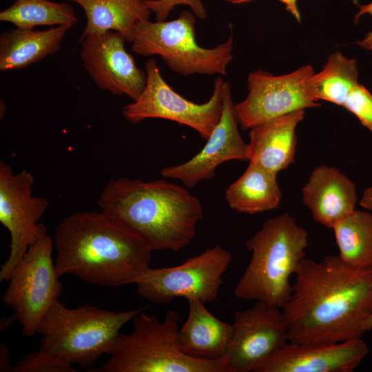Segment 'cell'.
Segmentation results:
<instances>
[{"label": "cell", "instance_id": "cell-31", "mask_svg": "<svg viewBox=\"0 0 372 372\" xmlns=\"http://www.w3.org/2000/svg\"><path fill=\"white\" fill-rule=\"evenodd\" d=\"M360 205L372 212V184L363 191Z\"/></svg>", "mask_w": 372, "mask_h": 372}, {"label": "cell", "instance_id": "cell-34", "mask_svg": "<svg viewBox=\"0 0 372 372\" xmlns=\"http://www.w3.org/2000/svg\"><path fill=\"white\" fill-rule=\"evenodd\" d=\"M223 1L230 3L233 4H240V3H244L249 1H252L254 0H221Z\"/></svg>", "mask_w": 372, "mask_h": 372}, {"label": "cell", "instance_id": "cell-6", "mask_svg": "<svg viewBox=\"0 0 372 372\" xmlns=\"http://www.w3.org/2000/svg\"><path fill=\"white\" fill-rule=\"evenodd\" d=\"M180 315L169 310L165 320L144 311L132 320L130 334L120 333L108 360L89 372H231L226 358L200 360L183 353L177 335Z\"/></svg>", "mask_w": 372, "mask_h": 372}, {"label": "cell", "instance_id": "cell-23", "mask_svg": "<svg viewBox=\"0 0 372 372\" xmlns=\"http://www.w3.org/2000/svg\"><path fill=\"white\" fill-rule=\"evenodd\" d=\"M358 83L356 60L335 52L329 55L320 72L307 78L304 88L313 101L324 100L342 106L348 94Z\"/></svg>", "mask_w": 372, "mask_h": 372}, {"label": "cell", "instance_id": "cell-21", "mask_svg": "<svg viewBox=\"0 0 372 372\" xmlns=\"http://www.w3.org/2000/svg\"><path fill=\"white\" fill-rule=\"evenodd\" d=\"M78 4L84 11L86 24L81 37L115 31L132 43L138 21L149 19L151 11L144 0H63Z\"/></svg>", "mask_w": 372, "mask_h": 372}, {"label": "cell", "instance_id": "cell-29", "mask_svg": "<svg viewBox=\"0 0 372 372\" xmlns=\"http://www.w3.org/2000/svg\"><path fill=\"white\" fill-rule=\"evenodd\" d=\"M357 6L359 10L355 16V21L366 14L372 16V1L367 4H358ZM358 44L364 49L372 51V30L369 32L362 40L358 41Z\"/></svg>", "mask_w": 372, "mask_h": 372}, {"label": "cell", "instance_id": "cell-19", "mask_svg": "<svg viewBox=\"0 0 372 372\" xmlns=\"http://www.w3.org/2000/svg\"><path fill=\"white\" fill-rule=\"evenodd\" d=\"M187 301L188 317L177 335L180 351L189 357L200 360H215L225 358L232 324L214 316L203 302L195 299Z\"/></svg>", "mask_w": 372, "mask_h": 372}, {"label": "cell", "instance_id": "cell-16", "mask_svg": "<svg viewBox=\"0 0 372 372\" xmlns=\"http://www.w3.org/2000/svg\"><path fill=\"white\" fill-rule=\"evenodd\" d=\"M369 352L362 338L329 344L288 342L254 372H352Z\"/></svg>", "mask_w": 372, "mask_h": 372}, {"label": "cell", "instance_id": "cell-25", "mask_svg": "<svg viewBox=\"0 0 372 372\" xmlns=\"http://www.w3.org/2000/svg\"><path fill=\"white\" fill-rule=\"evenodd\" d=\"M0 21L17 28L34 29L40 25H74L77 17L73 7L68 3L50 0H14L0 12Z\"/></svg>", "mask_w": 372, "mask_h": 372}, {"label": "cell", "instance_id": "cell-13", "mask_svg": "<svg viewBox=\"0 0 372 372\" xmlns=\"http://www.w3.org/2000/svg\"><path fill=\"white\" fill-rule=\"evenodd\" d=\"M225 358L231 372L255 371L289 341L288 327L281 308L256 301L237 311Z\"/></svg>", "mask_w": 372, "mask_h": 372}, {"label": "cell", "instance_id": "cell-27", "mask_svg": "<svg viewBox=\"0 0 372 372\" xmlns=\"http://www.w3.org/2000/svg\"><path fill=\"white\" fill-rule=\"evenodd\" d=\"M342 107L354 114L362 125L372 131V94L359 83L348 94Z\"/></svg>", "mask_w": 372, "mask_h": 372}, {"label": "cell", "instance_id": "cell-10", "mask_svg": "<svg viewBox=\"0 0 372 372\" xmlns=\"http://www.w3.org/2000/svg\"><path fill=\"white\" fill-rule=\"evenodd\" d=\"M145 69V88L136 101L123 107L125 118L134 124L152 118L175 121L194 129L207 140L221 116L223 78L215 79L212 94L207 102L196 103L178 94L165 82L154 59L146 61Z\"/></svg>", "mask_w": 372, "mask_h": 372}, {"label": "cell", "instance_id": "cell-2", "mask_svg": "<svg viewBox=\"0 0 372 372\" xmlns=\"http://www.w3.org/2000/svg\"><path fill=\"white\" fill-rule=\"evenodd\" d=\"M56 272L101 287L134 284L150 268L152 249L133 231L101 212L63 220L54 238Z\"/></svg>", "mask_w": 372, "mask_h": 372}, {"label": "cell", "instance_id": "cell-22", "mask_svg": "<svg viewBox=\"0 0 372 372\" xmlns=\"http://www.w3.org/2000/svg\"><path fill=\"white\" fill-rule=\"evenodd\" d=\"M225 200L231 209L247 214L277 209L282 200L277 174L249 163L226 189Z\"/></svg>", "mask_w": 372, "mask_h": 372}, {"label": "cell", "instance_id": "cell-8", "mask_svg": "<svg viewBox=\"0 0 372 372\" xmlns=\"http://www.w3.org/2000/svg\"><path fill=\"white\" fill-rule=\"evenodd\" d=\"M54 247L48 234L31 245L12 270L3 296L25 337L37 333L42 318L63 292L52 258Z\"/></svg>", "mask_w": 372, "mask_h": 372}, {"label": "cell", "instance_id": "cell-18", "mask_svg": "<svg viewBox=\"0 0 372 372\" xmlns=\"http://www.w3.org/2000/svg\"><path fill=\"white\" fill-rule=\"evenodd\" d=\"M304 114L298 110L250 129L247 161L276 174L287 168L295 161L296 129Z\"/></svg>", "mask_w": 372, "mask_h": 372}, {"label": "cell", "instance_id": "cell-9", "mask_svg": "<svg viewBox=\"0 0 372 372\" xmlns=\"http://www.w3.org/2000/svg\"><path fill=\"white\" fill-rule=\"evenodd\" d=\"M231 258L227 250L216 245L180 265L149 268L134 283L137 293L158 304H168L177 298L211 303L218 298L223 276Z\"/></svg>", "mask_w": 372, "mask_h": 372}, {"label": "cell", "instance_id": "cell-17", "mask_svg": "<svg viewBox=\"0 0 372 372\" xmlns=\"http://www.w3.org/2000/svg\"><path fill=\"white\" fill-rule=\"evenodd\" d=\"M302 196L313 220L331 229L355 210L358 202L355 183L336 167L327 165L314 168Z\"/></svg>", "mask_w": 372, "mask_h": 372}, {"label": "cell", "instance_id": "cell-5", "mask_svg": "<svg viewBox=\"0 0 372 372\" xmlns=\"http://www.w3.org/2000/svg\"><path fill=\"white\" fill-rule=\"evenodd\" d=\"M147 308L121 312L91 305L70 309L57 300L39 324V350L87 371L101 355L112 353L121 329Z\"/></svg>", "mask_w": 372, "mask_h": 372}, {"label": "cell", "instance_id": "cell-33", "mask_svg": "<svg viewBox=\"0 0 372 372\" xmlns=\"http://www.w3.org/2000/svg\"><path fill=\"white\" fill-rule=\"evenodd\" d=\"M364 329L366 332L372 330V314L366 320L364 323Z\"/></svg>", "mask_w": 372, "mask_h": 372}, {"label": "cell", "instance_id": "cell-26", "mask_svg": "<svg viewBox=\"0 0 372 372\" xmlns=\"http://www.w3.org/2000/svg\"><path fill=\"white\" fill-rule=\"evenodd\" d=\"M11 372H75L72 365L64 363L39 350L27 354L16 364Z\"/></svg>", "mask_w": 372, "mask_h": 372}, {"label": "cell", "instance_id": "cell-32", "mask_svg": "<svg viewBox=\"0 0 372 372\" xmlns=\"http://www.w3.org/2000/svg\"><path fill=\"white\" fill-rule=\"evenodd\" d=\"M283 3L287 11H289L298 21H301V16L298 8V0H279Z\"/></svg>", "mask_w": 372, "mask_h": 372}, {"label": "cell", "instance_id": "cell-14", "mask_svg": "<svg viewBox=\"0 0 372 372\" xmlns=\"http://www.w3.org/2000/svg\"><path fill=\"white\" fill-rule=\"evenodd\" d=\"M83 65L96 85L116 95H125L132 101L143 92L147 80L125 48L126 42L118 32L107 31L80 37Z\"/></svg>", "mask_w": 372, "mask_h": 372}, {"label": "cell", "instance_id": "cell-11", "mask_svg": "<svg viewBox=\"0 0 372 372\" xmlns=\"http://www.w3.org/2000/svg\"><path fill=\"white\" fill-rule=\"evenodd\" d=\"M34 181L30 172L14 173L9 164L0 163V223L10 236V253L1 265V282L8 280L28 248L48 234L46 227L38 222L49 203L33 196Z\"/></svg>", "mask_w": 372, "mask_h": 372}, {"label": "cell", "instance_id": "cell-30", "mask_svg": "<svg viewBox=\"0 0 372 372\" xmlns=\"http://www.w3.org/2000/svg\"><path fill=\"white\" fill-rule=\"evenodd\" d=\"M10 355L8 347L3 343L0 344V371H10L12 365H10Z\"/></svg>", "mask_w": 372, "mask_h": 372}, {"label": "cell", "instance_id": "cell-20", "mask_svg": "<svg viewBox=\"0 0 372 372\" xmlns=\"http://www.w3.org/2000/svg\"><path fill=\"white\" fill-rule=\"evenodd\" d=\"M72 25L45 30L15 28L0 35V70H21L58 52Z\"/></svg>", "mask_w": 372, "mask_h": 372}, {"label": "cell", "instance_id": "cell-7", "mask_svg": "<svg viewBox=\"0 0 372 372\" xmlns=\"http://www.w3.org/2000/svg\"><path fill=\"white\" fill-rule=\"evenodd\" d=\"M132 50L137 54L158 55L174 72L192 74H227L233 59V37L216 47L206 48L196 40V18L183 10L172 21H138L134 28Z\"/></svg>", "mask_w": 372, "mask_h": 372}, {"label": "cell", "instance_id": "cell-12", "mask_svg": "<svg viewBox=\"0 0 372 372\" xmlns=\"http://www.w3.org/2000/svg\"><path fill=\"white\" fill-rule=\"evenodd\" d=\"M313 73L310 65L280 76L262 70L250 73L247 97L234 104L238 125L244 130H250L298 110L319 107L304 88L305 81Z\"/></svg>", "mask_w": 372, "mask_h": 372}, {"label": "cell", "instance_id": "cell-4", "mask_svg": "<svg viewBox=\"0 0 372 372\" xmlns=\"http://www.w3.org/2000/svg\"><path fill=\"white\" fill-rule=\"evenodd\" d=\"M308 240V232L288 213L266 220L246 242L251 259L235 296L282 308L291 293L290 278L305 258Z\"/></svg>", "mask_w": 372, "mask_h": 372}, {"label": "cell", "instance_id": "cell-1", "mask_svg": "<svg viewBox=\"0 0 372 372\" xmlns=\"http://www.w3.org/2000/svg\"><path fill=\"white\" fill-rule=\"evenodd\" d=\"M282 307L289 341L329 344L362 338L372 314V268L355 269L338 256L304 258Z\"/></svg>", "mask_w": 372, "mask_h": 372}, {"label": "cell", "instance_id": "cell-28", "mask_svg": "<svg viewBox=\"0 0 372 372\" xmlns=\"http://www.w3.org/2000/svg\"><path fill=\"white\" fill-rule=\"evenodd\" d=\"M151 12L155 15L156 21H165L172 10L178 5L189 6L194 15L200 19H205L207 12L202 0H144Z\"/></svg>", "mask_w": 372, "mask_h": 372}, {"label": "cell", "instance_id": "cell-15", "mask_svg": "<svg viewBox=\"0 0 372 372\" xmlns=\"http://www.w3.org/2000/svg\"><path fill=\"white\" fill-rule=\"evenodd\" d=\"M206 141L200 152L184 163L163 168L161 176L179 180L192 188L202 180H211L220 164L231 160L247 161V143L240 134L230 85L225 81L221 116Z\"/></svg>", "mask_w": 372, "mask_h": 372}, {"label": "cell", "instance_id": "cell-24", "mask_svg": "<svg viewBox=\"0 0 372 372\" xmlns=\"http://www.w3.org/2000/svg\"><path fill=\"white\" fill-rule=\"evenodd\" d=\"M340 259L355 269L372 268V212L354 210L332 228Z\"/></svg>", "mask_w": 372, "mask_h": 372}, {"label": "cell", "instance_id": "cell-3", "mask_svg": "<svg viewBox=\"0 0 372 372\" xmlns=\"http://www.w3.org/2000/svg\"><path fill=\"white\" fill-rule=\"evenodd\" d=\"M101 211L143 239L152 251H177L196 235L199 198L164 180L112 179L102 190Z\"/></svg>", "mask_w": 372, "mask_h": 372}]
</instances>
